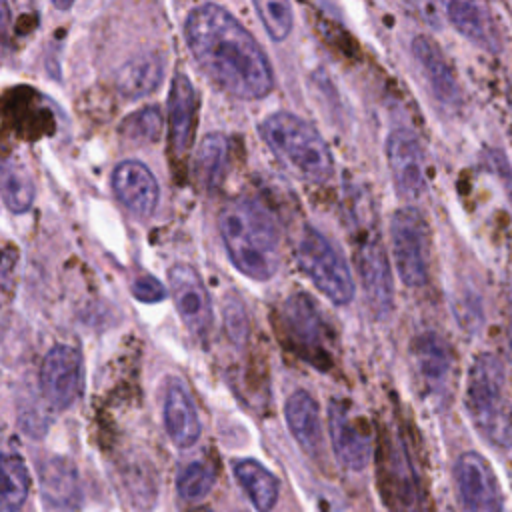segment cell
Masks as SVG:
<instances>
[{"label":"cell","instance_id":"16","mask_svg":"<svg viewBox=\"0 0 512 512\" xmlns=\"http://www.w3.org/2000/svg\"><path fill=\"white\" fill-rule=\"evenodd\" d=\"M444 18L472 44L498 52L502 48L500 28L488 0H434Z\"/></svg>","mask_w":512,"mask_h":512},{"label":"cell","instance_id":"12","mask_svg":"<svg viewBox=\"0 0 512 512\" xmlns=\"http://www.w3.org/2000/svg\"><path fill=\"white\" fill-rule=\"evenodd\" d=\"M410 356L422 390L432 400L442 402L450 394L456 360L448 340L438 332H422L414 338Z\"/></svg>","mask_w":512,"mask_h":512},{"label":"cell","instance_id":"9","mask_svg":"<svg viewBox=\"0 0 512 512\" xmlns=\"http://www.w3.org/2000/svg\"><path fill=\"white\" fill-rule=\"evenodd\" d=\"M328 438L336 460L352 472H362L374 454V436L366 416L348 400L328 404Z\"/></svg>","mask_w":512,"mask_h":512},{"label":"cell","instance_id":"34","mask_svg":"<svg viewBox=\"0 0 512 512\" xmlns=\"http://www.w3.org/2000/svg\"><path fill=\"white\" fill-rule=\"evenodd\" d=\"M54 2V6L58 8V10H68L72 4H74V0H52Z\"/></svg>","mask_w":512,"mask_h":512},{"label":"cell","instance_id":"30","mask_svg":"<svg viewBox=\"0 0 512 512\" xmlns=\"http://www.w3.org/2000/svg\"><path fill=\"white\" fill-rule=\"evenodd\" d=\"M162 128V114L158 108L148 106L124 120L122 132L134 140H154Z\"/></svg>","mask_w":512,"mask_h":512},{"label":"cell","instance_id":"22","mask_svg":"<svg viewBox=\"0 0 512 512\" xmlns=\"http://www.w3.org/2000/svg\"><path fill=\"white\" fill-rule=\"evenodd\" d=\"M412 56L420 66L432 94L444 104H456L460 96L456 74L438 44L428 36H416L412 40Z\"/></svg>","mask_w":512,"mask_h":512},{"label":"cell","instance_id":"19","mask_svg":"<svg viewBox=\"0 0 512 512\" xmlns=\"http://www.w3.org/2000/svg\"><path fill=\"white\" fill-rule=\"evenodd\" d=\"M286 426L304 454L318 458L324 448L322 416L316 398L308 390H294L284 404Z\"/></svg>","mask_w":512,"mask_h":512},{"label":"cell","instance_id":"21","mask_svg":"<svg viewBox=\"0 0 512 512\" xmlns=\"http://www.w3.org/2000/svg\"><path fill=\"white\" fill-rule=\"evenodd\" d=\"M198 98L186 74H176L168 96V138L178 156L186 154L194 140Z\"/></svg>","mask_w":512,"mask_h":512},{"label":"cell","instance_id":"4","mask_svg":"<svg viewBox=\"0 0 512 512\" xmlns=\"http://www.w3.org/2000/svg\"><path fill=\"white\" fill-rule=\"evenodd\" d=\"M260 136L294 174L310 182H324L332 176V152L322 134L304 118L290 112H274L260 124Z\"/></svg>","mask_w":512,"mask_h":512},{"label":"cell","instance_id":"5","mask_svg":"<svg viewBox=\"0 0 512 512\" xmlns=\"http://www.w3.org/2000/svg\"><path fill=\"white\" fill-rule=\"evenodd\" d=\"M280 342L302 362L326 372L334 362V330L306 292H292L274 312Z\"/></svg>","mask_w":512,"mask_h":512},{"label":"cell","instance_id":"7","mask_svg":"<svg viewBox=\"0 0 512 512\" xmlns=\"http://www.w3.org/2000/svg\"><path fill=\"white\" fill-rule=\"evenodd\" d=\"M378 486L390 512H422V488L408 442L386 430L376 448Z\"/></svg>","mask_w":512,"mask_h":512},{"label":"cell","instance_id":"1","mask_svg":"<svg viewBox=\"0 0 512 512\" xmlns=\"http://www.w3.org/2000/svg\"><path fill=\"white\" fill-rule=\"evenodd\" d=\"M184 38L202 72L226 94L260 100L272 92L274 72L266 52L224 6H196L184 22Z\"/></svg>","mask_w":512,"mask_h":512},{"label":"cell","instance_id":"33","mask_svg":"<svg viewBox=\"0 0 512 512\" xmlns=\"http://www.w3.org/2000/svg\"><path fill=\"white\" fill-rule=\"evenodd\" d=\"M8 24H10V6H8V0H0V46L8 34Z\"/></svg>","mask_w":512,"mask_h":512},{"label":"cell","instance_id":"8","mask_svg":"<svg viewBox=\"0 0 512 512\" xmlns=\"http://www.w3.org/2000/svg\"><path fill=\"white\" fill-rule=\"evenodd\" d=\"M390 250L398 278L420 288L430 276V230L424 214L414 206L398 208L390 218Z\"/></svg>","mask_w":512,"mask_h":512},{"label":"cell","instance_id":"27","mask_svg":"<svg viewBox=\"0 0 512 512\" xmlns=\"http://www.w3.org/2000/svg\"><path fill=\"white\" fill-rule=\"evenodd\" d=\"M228 160V140L222 134L204 136L198 156H196V174L206 188L220 184Z\"/></svg>","mask_w":512,"mask_h":512},{"label":"cell","instance_id":"14","mask_svg":"<svg viewBox=\"0 0 512 512\" xmlns=\"http://www.w3.org/2000/svg\"><path fill=\"white\" fill-rule=\"evenodd\" d=\"M40 390L56 410L74 404L82 390V358L76 348L56 344L48 350L40 366Z\"/></svg>","mask_w":512,"mask_h":512},{"label":"cell","instance_id":"26","mask_svg":"<svg viewBox=\"0 0 512 512\" xmlns=\"http://www.w3.org/2000/svg\"><path fill=\"white\" fill-rule=\"evenodd\" d=\"M34 182L28 170L14 158L0 160V196L14 214L28 212L34 204Z\"/></svg>","mask_w":512,"mask_h":512},{"label":"cell","instance_id":"18","mask_svg":"<svg viewBox=\"0 0 512 512\" xmlns=\"http://www.w3.org/2000/svg\"><path fill=\"white\" fill-rule=\"evenodd\" d=\"M112 190L120 204L140 218H148L158 204V182L138 160H124L112 172Z\"/></svg>","mask_w":512,"mask_h":512},{"label":"cell","instance_id":"17","mask_svg":"<svg viewBox=\"0 0 512 512\" xmlns=\"http://www.w3.org/2000/svg\"><path fill=\"white\" fill-rule=\"evenodd\" d=\"M40 496L46 512H80L82 490L76 466L64 456L46 458L40 468Z\"/></svg>","mask_w":512,"mask_h":512},{"label":"cell","instance_id":"28","mask_svg":"<svg viewBox=\"0 0 512 512\" xmlns=\"http://www.w3.org/2000/svg\"><path fill=\"white\" fill-rule=\"evenodd\" d=\"M214 480H216V472L210 464L200 460L190 462L180 470L176 478L178 496L186 502H198L212 490Z\"/></svg>","mask_w":512,"mask_h":512},{"label":"cell","instance_id":"31","mask_svg":"<svg viewBox=\"0 0 512 512\" xmlns=\"http://www.w3.org/2000/svg\"><path fill=\"white\" fill-rule=\"evenodd\" d=\"M224 326H226V332H228L230 340L236 346H242L248 340V330H250L248 328V312H246L244 302L236 294H230L226 298Z\"/></svg>","mask_w":512,"mask_h":512},{"label":"cell","instance_id":"25","mask_svg":"<svg viewBox=\"0 0 512 512\" xmlns=\"http://www.w3.org/2000/svg\"><path fill=\"white\" fill-rule=\"evenodd\" d=\"M30 476L16 452L0 448V512H16L28 498Z\"/></svg>","mask_w":512,"mask_h":512},{"label":"cell","instance_id":"29","mask_svg":"<svg viewBox=\"0 0 512 512\" xmlns=\"http://www.w3.org/2000/svg\"><path fill=\"white\" fill-rule=\"evenodd\" d=\"M268 36L276 42L288 38L294 26L290 0H252Z\"/></svg>","mask_w":512,"mask_h":512},{"label":"cell","instance_id":"3","mask_svg":"<svg viewBox=\"0 0 512 512\" xmlns=\"http://www.w3.org/2000/svg\"><path fill=\"white\" fill-rule=\"evenodd\" d=\"M466 412L478 434L498 450L512 448V400L498 356L478 354L466 374Z\"/></svg>","mask_w":512,"mask_h":512},{"label":"cell","instance_id":"24","mask_svg":"<svg viewBox=\"0 0 512 512\" xmlns=\"http://www.w3.org/2000/svg\"><path fill=\"white\" fill-rule=\"evenodd\" d=\"M162 60L158 54H138L116 74V86L126 98H142L154 92L162 80Z\"/></svg>","mask_w":512,"mask_h":512},{"label":"cell","instance_id":"20","mask_svg":"<svg viewBox=\"0 0 512 512\" xmlns=\"http://www.w3.org/2000/svg\"><path fill=\"white\" fill-rule=\"evenodd\" d=\"M164 428L178 448H190L198 442L202 426L190 392L180 380H170L164 394Z\"/></svg>","mask_w":512,"mask_h":512},{"label":"cell","instance_id":"13","mask_svg":"<svg viewBox=\"0 0 512 512\" xmlns=\"http://www.w3.org/2000/svg\"><path fill=\"white\" fill-rule=\"evenodd\" d=\"M386 158L396 192L416 200L426 190V160L418 136L408 128H396L386 140Z\"/></svg>","mask_w":512,"mask_h":512},{"label":"cell","instance_id":"11","mask_svg":"<svg viewBox=\"0 0 512 512\" xmlns=\"http://www.w3.org/2000/svg\"><path fill=\"white\" fill-rule=\"evenodd\" d=\"M454 482L466 512H506V500L492 464L478 452H462Z\"/></svg>","mask_w":512,"mask_h":512},{"label":"cell","instance_id":"10","mask_svg":"<svg viewBox=\"0 0 512 512\" xmlns=\"http://www.w3.org/2000/svg\"><path fill=\"white\" fill-rule=\"evenodd\" d=\"M354 264L370 312L378 320L388 318L394 308V282L390 258L378 232L368 230L356 242Z\"/></svg>","mask_w":512,"mask_h":512},{"label":"cell","instance_id":"23","mask_svg":"<svg viewBox=\"0 0 512 512\" xmlns=\"http://www.w3.org/2000/svg\"><path fill=\"white\" fill-rule=\"evenodd\" d=\"M234 478L258 512H270L280 496V482L270 468L254 458L234 462Z\"/></svg>","mask_w":512,"mask_h":512},{"label":"cell","instance_id":"2","mask_svg":"<svg viewBox=\"0 0 512 512\" xmlns=\"http://www.w3.org/2000/svg\"><path fill=\"white\" fill-rule=\"evenodd\" d=\"M218 230L232 266L250 280L266 282L280 266V226L270 208L250 196L226 202Z\"/></svg>","mask_w":512,"mask_h":512},{"label":"cell","instance_id":"6","mask_svg":"<svg viewBox=\"0 0 512 512\" xmlns=\"http://www.w3.org/2000/svg\"><path fill=\"white\" fill-rule=\"evenodd\" d=\"M298 268L336 306L354 300L356 284L342 252L316 228H304L294 250Z\"/></svg>","mask_w":512,"mask_h":512},{"label":"cell","instance_id":"32","mask_svg":"<svg viewBox=\"0 0 512 512\" xmlns=\"http://www.w3.org/2000/svg\"><path fill=\"white\" fill-rule=\"evenodd\" d=\"M130 290H132L136 300L146 302V304L162 302L168 296L166 286L156 276H152V274H140L138 278H134Z\"/></svg>","mask_w":512,"mask_h":512},{"label":"cell","instance_id":"15","mask_svg":"<svg viewBox=\"0 0 512 512\" xmlns=\"http://www.w3.org/2000/svg\"><path fill=\"white\" fill-rule=\"evenodd\" d=\"M168 282L184 326L196 338L208 336L212 330V302L202 276L190 264L180 262L168 270Z\"/></svg>","mask_w":512,"mask_h":512},{"label":"cell","instance_id":"35","mask_svg":"<svg viewBox=\"0 0 512 512\" xmlns=\"http://www.w3.org/2000/svg\"><path fill=\"white\" fill-rule=\"evenodd\" d=\"M192 512H214V510H210V508H196V510H192Z\"/></svg>","mask_w":512,"mask_h":512}]
</instances>
